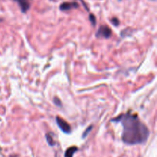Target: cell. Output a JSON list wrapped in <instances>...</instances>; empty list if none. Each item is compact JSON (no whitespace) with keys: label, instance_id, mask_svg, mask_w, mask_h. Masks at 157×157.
Wrapping results in <instances>:
<instances>
[{"label":"cell","instance_id":"6da1fadb","mask_svg":"<svg viewBox=\"0 0 157 157\" xmlns=\"http://www.w3.org/2000/svg\"><path fill=\"white\" fill-rule=\"evenodd\" d=\"M113 121L121 122L122 124V140L124 144L128 145L144 144L150 136L147 127L136 115L122 114Z\"/></svg>","mask_w":157,"mask_h":157},{"label":"cell","instance_id":"7a4b0ae2","mask_svg":"<svg viewBox=\"0 0 157 157\" xmlns=\"http://www.w3.org/2000/svg\"><path fill=\"white\" fill-rule=\"evenodd\" d=\"M112 32L111 29L107 25H101L98 29V32L96 33V36L98 38H108L111 35Z\"/></svg>","mask_w":157,"mask_h":157},{"label":"cell","instance_id":"3957f363","mask_svg":"<svg viewBox=\"0 0 157 157\" xmlns=\"http://www.w3.org/2000/svg\"><path fill=\"white\" fill-rule=\"evenodd\" d=\"M56 122L58 127H60V129H61L64 133H67V134L71 133V128L70 125H69L68 123H67V121H65L64 119L60 117H57Z\"/></svg>","mask_w":157,"mask_h":157},{"label":"cell","instance_id":"277c9868","mask_svg":"<svg viewBox=\"0 0 157 157\" xmlns=\"http://www.w3.org/2000/svg\"><path fill=\"white\" fill-rule=\"evenodd\" d=\"M17 2L19 4L20 7H21L22 12H25L26 11L29 9V6H30V4H29V0H16Z\"/></svg>","mask_w":157,"mask_h":157},{"label":"cell","instance_id":"5b68a950","mask_svg":"<svg viewBox=\"0 0 157 157\" xmlns=\"http://www.w3.org/2000/svg\"><path fill=\"white\" fill-rule=\"evenodd\" d=\"M78 150V148L76 147H69L64 153V157H73L74 154Z\"/></svg>","mask_w":157,"mask_h":157},{"label":"cell","instance_id":"8992f818","mask_svg":"<svg viewBox=\"0 0 157 157\" xmlns=\"http://www.w3.org/2000/svg\"><path fill=\"white\" fill-rule=\"evenodd\" d=\"M78 6V4L76 3H68V2H65L63 3L62 5L61 6V10H68V9H72V8H75Z\"/></svg>","mask_w":157,"mask_h":157},{"label":"cell","instance_id":"52a82bcc","mask_svg":"<svg viewBox=\"0 0 157 157\" xmlns=\"http://www.w3.org/2000/svg\"><path fill=\"white\" fill-rule=\"evenodd\" d=\"M45 137H46V140H47L48 144L49 145L52 146V147H53V146H55V141H54L53 138H52V136H51V135L49 134V133H47V134H46Z\"/></svg>","mask_w":157,"mask_h":157},{"label":"cell","instance_id":"ba28073f","mask_svg":"<svg viewBox=\"0 0 157 157\" xmlns=\"http://www.w3.org/2000/svg\"><path fill=\"white\" fill-rule=\"evenodd\" d=\"M92 127H93V126H90V127H87V129L85 130V132L84 133V134H83V137H86V136H87V134H88L89 132L92 130Z\"/></svg>","mask_w":157,"mask_h":157},{"label":"cell","instance_id":"9c48e42d","mask_svg":"<svg viewBox=\"0 0 157 157\" xmlns=\"http://www.w3.org/2000/svg\"><path fill=\"white\" fill-rule=\"evenodd\" d=\"M54 103H55L57 106H60V107H61V102L58 98H54Z\"/></svg>","mask_w":157,"mask_h":157},{"label":"cell","instance_id":"30bf717a","mask_svg":"<svg viewBox=\"0 0 157 157\" xmlns=\"http://www.w3.org/2000/svg\"><path fill=\"white\" fill-rule=\"evenodd\" d=\"M90 21H91L92 25H94L95 23H96V18H94V16L93 15H90Z\"/></svg>","mask_w":157,"mask_h":157},{"label":"cell","instance_id":"8fae6325","mask_svg":"<svg viewBox=\"0 0 157 157\" xmlns=\"http://www.w3.org/2000/svg\"><path fill=\"white\" fill-rule=\"evenodd\" d=\"M112 22H113V24L115 25H117L119 24V21H118V20L115 18H113V19H112Z\"/></svg>","mask_w":157,"mask_h":157}]
</instances>
